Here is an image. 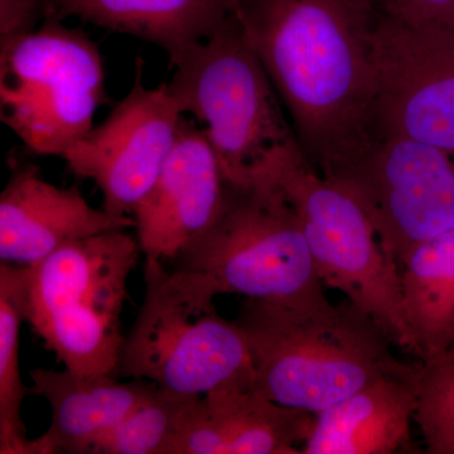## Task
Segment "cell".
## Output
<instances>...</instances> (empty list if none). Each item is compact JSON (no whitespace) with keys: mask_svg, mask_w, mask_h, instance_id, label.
Wrapping results in <instances>:
<instances>
[{"mask_svg":"<svg viewBox=\"0 0 454 454\" xmlns=\"http://www.w3.org/2000/svg\"><path fill=\"white\" fill-rule=\"evenodd\" d=\"M313 420L256 387L211 391L191 397L170 454H301Z\"/></svg>","mask_w":454,"mask_h":454,"instance_id":"obj_14","label":"cell"},{"mask_svg":"<svg viewBox=\"0 0 454 454\" xmlns=\"http://www.w3.org/2000/svg\"><path fill=\"white\" fill-rule=\"evenodd\" d=\"M235 322L249 343L256 389L312 414L411 365L394 355L389 337L348 298L340 304L247 300Z\"/></svg>","mask_w":454,"mask_h":454,"instance_id":"obj_2","label":"cell"},{"mask_svg":"<svg viewBox=\"0 0 454 454\" xmlns=\"http://www.w3.org/2000/svg\"><path fill=\"white\" fill-rule=\"evenodd\" d=\"M270 181L294 205L325 286L343 293L396 348L420 360L403 309L399 267L356 200L319 175L306 158L284 167Z\"/></svg>","mask_w":454,"mask_h":454,"instance_id":"obj_8","label":"cell"},{"mask_svg":"<svg viewBox=\"0 0 454 454\" xmlns=\"http://www.w3.org/2000/svg\"><path fill=\"white\" fill-rule=\"evenodd\" d=\"M28 267L0 265V453L33 454L22 406L27 393L20 366V333L26 322Z\"/></svg>","mask_w":454,"mask_h":454,"instance_id":"obj_19","label":"cell"},{"mask_svg":"<svg viewBox=\"0 0 454 454\" xmlns=\"http://www.w3.org/2000/svg\"><path fill=\"white\" fill-rule=\"evenodd\" d=\"M106 100L103 59L82 29L46 20L0 41V118L32 153L62 157Z\"/></svg>","mask_w":454,"mask_h":454,"instance_id":"obj_7","label":"cell"},{"mask_svg":"<svg viewBox=\"0 0 454 454\" xmlns=\"http://www.w3.org/2000/svg\"><path fill=\"white\" fill-rule=\"evenodd\" d=\"M142 253L125 230L82 239L29 265L26 321L65 369L115 375L121 313Z\"/></svg>","mask_w":454,"mask_h":454,"instance_id":"obj_5","label":"cell"},{"mask_svg":"<svg viewBox=\"0 0 454 454\" xmlns=\"http://www.w3.org/2000/svg\"><path fill=\"white\" fill-rule=\"evenodd\" d=\"M330 181L356 200L397 267L415 245L454 229L453 152L382 137Z\"/></svg>","mask_w":454,"mask_h":454,"instance_id":"obj_9","label":"cell"},{"mask_svg":"<svg viewBox=\"0 0 454 454\" xmlns=\"http://www.w3.org/2000/svg\"><path fill=\"white\" fill-rule=\"evenodd\" d=\"M32 391L47 400L50 428L33 454H89L98 441L160 389L153 382L71 370L33 369Z\"/></svg>","mask_w":454,"mask_h":454,"instance_id":"obj_15","label":"cell"},{"mask_svg":"<svg viewBox=\"0 0 454 454\" xmlns=\"http://www.w3.org/2000/svg\"><path fill=\"white\" fill-rule=\"evenodd\" d=\"M227 179L202 129L182 118L157 181L134 210L145 258L173 262L216 220Z\"/></svg>","mask_w":454,"mask_h":454,"instance_id":"obj_12","label":"cell"},{"mask_svg":"<svg viewBox=\"0 0 454 454\" xmlns=\"http://www.w3.org/2000/svg\"><path fill=\"white\" fill-rule=\"evenodd\" d=\"M41 20L40 0H0V41L35 32Z\"/></svg>","mask_w":454,"mask_h":454,"instance_id":"obj_23","label":"cell"},{"mask_svg":"<svg viewBox=\"0 0 454 454\" xmlns=\"http://www.w3.org/2000/svg\"><path fill=\"white\" fill-rule=\"evenodd\" d=\"M173 268L211 278L221 294L277 304L328 301L297 210L274 181L235 184L216 220Z\"/></svg>","mask_w":454,"mask_h":454,"instance_id":"obj_6","label":"cell"},{"mask_svg":"<svg viewBox=\"0 0 454 454\" xmlns=\"http://www.w3.org/2000/svg\"><path fill=\"white\" fill-rule=\"evenodd\" d=\"M414 423L427 452L454 454V346L420 363Z\"/></svg>","mask_w":454,"mask_h":454,"instance_id":"obj_21","label":"cell"},{"mask_svg":"<svg viewBox=\"0 0 454 454\" xmlns=\"http://www.w3.org/2000/svg\"><path fill=\"white\" fill-rule=\"evenodd\" d=\"M399 276L406 324L423 363L454 346V229L411 247Z\"/></svg>","mask_w":454,"mask_h":454,"instance_id":"obj_18","label":"cell"},{"mask_svg":"<svg viewBox=\"0 0 454 454\" xmlns=\"http://www.w3.org/2000/svg\"><path fill=\"white\" fill-rule=\"evenodd\" d=\"M191 395L158 389L107 434L89 454H170Z\"/></svg>","mask_w":454,"mask_h":454,"instance_id":"obj_20","label":"cell"},{"mask_svg":"<svg viewBox=\"0 0 454 454\" xmlns=\"http://www.w3.org/2000/svg\"><path fill=\"white\" fill-rule=\"evenodd\" d=\"M232 16L270 77L301 151L324 177L380 139L372 0H236Z\"/></svg>","mask_w":454,"mask_h":454,"instance_id":"obj_1","label":"cell"},{"mask_svg":"<svg viewBox=\"0 0 454 454\" xmlns=\"http://www.w3.org/2000/svg\"><path fill=\"white\" fill-rule=\"evenodd\" d=\"M145 292L125 336L115 376L140 379L182 395L255 387L244 331L220 315L211 278L146 258Z\"/></svg>","mask_w":454,"mask_h":454,"instance_id":"obj_4","label":"cell"},{"mask_svg":"<svg viewBox=\"0 0 454 454\" xmlns=\"http://www.w3.org/2000/svg\"><path fill=\"white\" fill-rule=\"evenodd\" d=\"M136 227L133 217L95 208L76 186L57 187L32 164L14 170L0 196V259L9 264L41 262L65 245Z\"/></svg>","mask_w":454,"mask_h":454,"instance_id":"obj_13","label":"cell"},{"mask_svg":"<svg viewBox=\"0 0 454 454\" xmlns=\"http://www.w3.org/2000/svg\"><path fill=\"white\" fill-rule=\"evenodd\" d=\"M382 14L411 25H454V0H372Z\"/></svg>","mask_w":454,"mask_h":454,"instance_id":"obj_22","label":"cell"},{"mask_svg":"<svg viewBox=\"0 0 454 454\" xmlns=\"http://www.w3.org/2000/svg\"><path fill=\"white\" fill-rule=\"evenodd\" d=\"M375 62L380 138L404 137L454 153V25H411L380 13Z\"/></svg>","mask_w":454,"mask_h":454,"instance_id":"obj_10","label":"cell"},{"mask_svg":"<svg viewBox=\"0 0 454 454\" xmlns=\"http://www.w3.org/2000/svg\"><path fill=\"white\" fill-rule=\"evenodd\" d=\"M43 20L71 17L167 52L173 67L231 16L236 0H40Z\"/></svg>","mask_w":454,"mask_h":454,"instance_id":"obj_17","label":"cell"},{"mask_svg":"<svg viewBox=\"0 0 454 454\" xmlns=\"http://www.w3.org/2000/svg\"><path fill=\"white\" fill-rule=\"evenodd\" d=\"M136 67L129 94L106 121L61 157L74 176L97 184L103 193L104 210L116 217H133L157 181L184 118L168 83L146 89L142 82V59Z\"/></svg>","mask_w":454,"mask_h":454,"instance_id":"obj_11","label":"cell"},{"mask_svg":"<svg viewBox=\"0 0 454 454\" xmlns=\"http://www.w3.org/2000/svg\"><path fill=\"white\" fill-rule=\"evenodd\" d=\"M168 89L203 125L227 181L270 179L306 158L291 119L234 16L173 66Z\"/></svg>","mask_w":454,"mask_h":454,"instance_id":"obj_3","label":"cell"},{"mask_svg":"<svg viewBox=\"0 0 454 454\" xmlns=\"http://www.w3.org/2000/svg\"><path fill=\"white\" fill-rule=\"evenodd\" d=\"M419 366L382 376L315 414L301 454H391L409 448Z\"/></svg>","mask_w":454,"mask_h":454,"instance_id":"obj_16","label":"cell"}]
</instances>
